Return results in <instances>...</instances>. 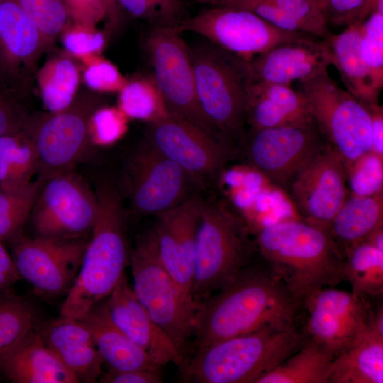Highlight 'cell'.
Segmentation results:
<instances>
[{"label": "cell", "instance_id": "obj_1", "mask_svg": "<svg viewBox=\"0 0 383 383\" xmlns=\"http://www.w3.org/2000/svg\"><path fill=\"white\" fill-rule=\"evenodd\" d=\"M301 309V300L258 253L231 283L198 304L188 355L223 340L296 322Z\"/></svg>", "mask_w": 383, "mask_h": 383}, {"label": "cell", "instance_id": "obj_2", "mask_svg": "<svg viewBox=\"0 0 383 383\" xmlns=\"http://www.w3.org/2000/svg\"><path fill=\"white\" fill-rule=\"evenodd\" d=\"M255 233L259 255L301 301L345 281L343 256L326 229L289 218Z\"/></svg>", "mask_w": 383, "mask_h": 383}, {"label": "cell", "instance_id": "obj_3", "mask_svg": "<svg viewBox=\"0 0 383 383\" xmlns=\"http://www.w3.org/2000/svg\"><path fill=\"white\" fill-rule=\"evenodd\" d=\"M306 340L297 322L265 327L189 353L179 374L189 383H256Z\"/></svg>", "mask_w": 383, "mask_h": 383}, {"label": "cell", "instance_id": "obj_4", "mask_svg": "<svg viewBox=\"0 0 383 383\" xmlns=\"http://www.w3.org/2000/svg\"><path fill=\"white\" fill-rule=\"evenodd\" d=\"M96 193L98 218L77 276L61 307L60 315L78 320L109 296L130 261L126 213L120 193L110 183L100 184Z\"/></svg>", "mask_w": 383, "mask_h": 383}, {"label": "cell", "instance_id": "obj_5", "mask_svg": "<svg viewBox=\"0 0 383 383\" xmlns=\"http://www.w3.org/2000/svg\"><path fill=\"white\" fill-rule=\"evenodd\" d=\"M257 255L246 220L223 201H205L196 236L193 301L198 305L226 287Z\"/></svg>", "mask_w": 383, "mask_h": 383}, {"label": "cell", "instance_id": "obj_6", "mask_svg": "<svg viewBox=\"0 0 383 383\" xmlns=\"http://www.w3.org/2000/svg\"><path fill=\"white\" fill-rule=\"evenodd\" d=\"M190 51L200 109L215 131L238 152L247 131L252 82L248 62L211 43Z\"/></svg>", "mask_w": 383, "mask_h": 383}, {"label": "cell", "instance_id": "obj_7", "mask_svg": "<svg viewBox=\"0 0 383 383\" xmlns=\"http://www.w3.org/2000/svg\"><path fill=\"white\" fill-rule=\"evenodd\" d=\"M129 265L137 298L184 360L194 338L198 305L187 298L162 263L152 230L137 240Z\"/></svg>", "mask_w": 383, "mask_h": 383}, {"label": "cell", "instance_id": "obj_8", "mask_svg": "<svg viewBox=\"0 0 383 383\" xmlns=\"http://www.w3.org/2000/svg\"><path fill=\"white\" fill-rule=\"evenodd\" d=\"M299 82L309 113L345 163L372 150V120L364 104L342 89L328 70Z\"/></svg>", "mask_w": 383, "mask_h": 383}, {"label": "cell", "instance_id": "obj_9", "mask_svg": "<svg viewBox=\"0 0 383 383\" xmlns=\"http://www.w3.org/2000/svg\"><path fill=\"white\" fill-rule=\"evenodd\" d=\"M145 141L182 167L201 191L216 187L228 163L238 155L230 144L172 114L148 123Z\"/></svg>", "mask_w": 383, "mask_h": 383}, {"label": "cell", "instance_id": "obj_10", "mask_svg": "<svg viewBox=\"0 0 383 383\" xmlns=\"http://www.w3.org/2000/svg\"><path fill=\"white\" fill-rule=\"evenodd\" d=\"M328 145L310 116L280 126L248 128L238 153L252 168L281 189Z\"/></svg>", "mask_w": 383, "mask_h": 383}, {"label": "cell", "instance_id": "obj_11", "mask_svg": "<svg viewBox=\"0 0 383 383\" xmlns=\"http://www.w3.org/2000/svg\"><path fill=\"white\" fill-rule=\"evenodd\" d=\"M181 33L174 26L157 24L148 34L145 42L153 70L152 75L167 111L169 114L183 118L215 138L227 143L209 124L200 109L190 47Z\"/></svg>", "mask_w": 383, "mask_h": 383}, {"label": "cell", "instance_id": "obj_12", "mask_svg": "<svg viewBox=\"0 0 383 383\" xmlns=\"http://www.w3.org/2000/svg\"><path fill=\"white\" fill-rule=\"evenodd\" d=\"M99 211L96 192L72 171L42 179L29 220L36 237L84 239Z\"/></svg>", "mask_w": 383, "mask_h": 383}, {"label": "cell", "instance_id": "obj_13", "mask_svg": "<svg viewBox=\"0 0 383 383\" xmlns=\"http://www.w3.org/2000/svg\"><path fill=\"white\" fill-rule=\"evenodd\" d=\"M174 26L180 33L198 34L246 61L279 44L313 36L279 28L250 11L230 5L212 6Z\"/></svg>", "mask_w": 383, "mask_h": 383}, {"label": "cell", "instance_id": "obj_14", "mask_svg": "<svg viewBox=\"0 0 383 383\" xmlns=\"http://www.w3.org/2000/svg\"><path fill=\"white\" fill-rule=\"evenodd\" d=\"M123 183L133 210L145 216H155L201 191L187 172L145 141L129 159Z\"/></svg>", "mask_w": 383, "mask_h": 383}, {"label": "cell", "instance_id": "obj_15", "mask_svg": "<svg viewBox=\"0 0 383 383\" xmlns=\"http://www.w3.org/2000/svg\"><path fill=\"white\" fill-rule=\"evenodd\" d=\"M99 107L91 99H75L67 109L48 112L23 128L33 141L38 157V177L72 171L90 143L89 121Z\"/></svg>", "mask_w": 383, "mask_h": 383}, {"label": "cell", "instance_id": "obj_16", "mask_svg": "<svg viewBox=\"0 0 383 383\" xmlns=\"http://www.w3.org/2000/svg\"><path fill=\"white\" fill-rule=\"evenodd\" d=\"M12 258L21 279L42 297L66 296L79 272L87 241L21 237Z\"/></svg>", "mask_w": 383, "mask_h": 383}, {"label": "cell", "instance_id": "obj_17", "mask_svg": "<svg viewBox=\"0 0 383 383\" xmlns=\"http://www.w3.org/2000/svg\"><path fill=\"white\" fill-rule=\"evenodd\" d=\"M301 307L306 312V338L335 357L365 330L372 313L365 296L331 287L308 295Z\"/></svg>", "mask_w": 383, "mask_h": 383}, {"label": "cell", "instance_id": "obj_18", "mask_svg": "<svg viewBox=\"0 0 383 383\" xmlns=\"http://www.w3.org/2000/svg\"><path fill=\"white\" fill-rule=\"evenodd\" d=\"M299 218L327 228L349 195L345 162L329 145L281 188Z\"/></svg>", "mask_w": 383, "mask_h": 383}, {"label": "cell", "instance_id": "obj_19", "mask_svg": "<svg viewBox=\"0 0 383 383\" xmlns=\"http://www.w3.org/2000/svg\"><path fill=\"white\" fill-rule=\"evenodd\" d=\"M204 202L196 194L155 216L152 228L162 263L183 294L193 302L191 289L196 236Z\"/></svg>", "mask_w": 383, "mask_h": 383}, {"label": "cell", "instance_id": "obj_20", "mask_svg": "<svg viewBox=\"0 0 383 383\" xmlns=\"http://www.w3.org/2000/svg\"><path fill=\"white\" fill-rule=\"evenodd\" d=\"M247 62L252 80L291 84L328 70L332 56L326 40L310 36L275 45Z\"/></svg>", "mask_w": 383, "mask_h": 383}, {"label": "cell", "instance_id": "obj_21", "mask_svg": "<svg viewBox=\"0 0 383 383\" xmlns=\"http://www.w3.org/2000/svg\"><path fill=\"white\" fill-rule=\"evenodd\" d=\"M104 301L113 323L157 364L182 363L177 348L140 302L126 274Z\"/></svg>", "mask_w": 383, "mask_h": 383}, {"label": "cell", "instance_id": "obj_22", "mask_svg": "<svg viewBox=\"0 0 383 383\" xmlns=\"http://www.w3.org/2000/svg\"><path fill=\"white\" fill-rule=\"evenodd\" d=\"M46 46L17 0L0 2V78L13 89Z\"/></svg>", "mask_w": 383, "mask_h": 383}, {"label": "cell", "instance_id": "obj_23", "mask_svg": "<svg viewBox=\"0 0 383 383\" xmlns=\"http://www.w3.org/2000/svg\"><path fill=\"white\" fill-rule=\"evenodd\" d=\"M37 331L79 382H99L104 361L90 331L80 320L60 315L39 323Z\"/></svg>", "mask_w": 383, "mask_h": 383}, {"label": "cell", "instance_id": "obj_24", "mask_svg": "<svg viewBox=\"0 0 383 383\" xmlns=\"http://www.w3.org/2000/svg\"><path fill=\"white\" fill-rule=\"evenodd\" d=\"M0 374L13 383H77L45 344L37 327L0 360Z\"/></svg>", "mask_w": 383, "mask_h": 383}, {"label": "cell", "instance_id": "obj_25", "mask_svg": "<svg viewBox=\"0 0 383 383\" xmlns=\"http://www.w3.org/2000/svg\"><path fill=\"white\" fill-rule=\"evenodd\" d=\"M79 320L90 331L108 368L162 372V366L113 323L104 301Z\"/></svg>", "mask_w": 383, "mask_h": 383}, {"label": "cell", "instance_id": "obj_26", "mask_svg": "<svg viewBox=\"0 0 383 383\" xmlns=\"http://www.w3.org/2000/svg\"><path fill=\"white\" fill-rule=\"evenodd\" d=\"M311 116L306 100L290 84L252 80L246 113L248 128L262 129L289 124ZM248 129V128H247Z\"/></svg>", "mask_w": 383, "mask_h": 383}, {"label": "cell", "instance_id": "obj_27", "mask_svg": "<svg viewBox=\"0 0 383 383\" xmlns=\"http://www.w3.org/2000/svg\"><path fill=\"white\" fill-rule=\"evenodd\" d=\"M383 382V323L371 316L365 330L333 361L328 383Z\"/></svg>", "mask_w": 383, "mask_h": 383}, {"label": "cell", "instance_id": "obj_28", "mask_svg": "<svg viewBox=\"0 0 383 383\" xmlns=\"http://www.w3.org/2000/svg\"><path fill=\"white\" fill-rule=\"evenodd\" d=\"M381 227H383L382 193L367 196L349 194L327 231L343 256L348 249L366 240Z\"/></svg>", "mask_w": 383, "mask_h": 383}, {"label": "cell", "instance_id": "obj_29", "mask_svg": "<svg viewBox=\"0 0 383 383\" xmlns=\"http://www.w3.org/2000/svg\"><path fill=\"white\" fill-rule=\"evenodd\" d=\"M361 23L347 26L339 34L333 33L326 42L331 52L332 65L338 70L346 90L362 104H367L379 102V93L373 88L360 55Z\"/></svg>", "mask_w": 383, "mask_h": 383}, {"label": "cell", "instance_id": "obj_30", "mask_svg": "<svg viewBox=\"0 0 383 383\" xmlns=\"http://www.w3.org/2000/svg\"><path fill=\"white\" fill-rule=\"evenodd\" d=\"M335 357L306 338L301 347L256 383H328Z\"/></svg>", "mask_w": 383, "mask_h": 383}, {"label": "cell", "instance_id": "obj_31", "mask_svg": "<svg viewBox=\"0 0 383 383\" xmlns=\"http://www.w3.org/2000/svg\"><path fill=\"white\" fill-rule=\"evenodd\" d=\"M80 68L67 53L48 60L37 74L41 100L48 112L69 107L77 98L80 82Z\"/></svg>", "mask_w": 383, "mask_h": 383}, {"label": "cell", "instance_id": "obj_32", "mask_svg": "<svg viewBox=\"0 0 383 383\" xmlns=\"http://www.w3.org/2000/svg\"><path fill=\"white\" fill-rule=\"evenodd\" d=\"M38 165L35 145L23 130L0 137L1 190H16L30 184Z\"/></svg>", "mask_w": 383, "mask_h": 383}, {"label": "cell", "instance_id": "obj_33", "mask_svg": "<svg viewBox=\"0 0 383 383\" xmlns=\"http://www.w3.org/2000/svg\"><path fill=\"white\" fill-rule=\"evenodd\" d=\"M344 274L352 292L362 296H379L383 292V250L367 240L343 254Z\"/></svg>", "mask_w": 383, "mask_h": 383}, {"label": "cell", "instance_id": "obj_34", "mask_svg": "<svg viewBox=\"0 0 383 383\" xmlns=\"http://www.w3.org/2000/svg\"><path fill=\"white\" fill-rule=\"evenodd\" d=\"M39 312L12 287L0 288V360L39 325Z\"/></svg>", "mask_w": 383, "mask_h": 383}, {"label": "cell", "instance_id": "obj_35", "mask_svg": "<svg viewBox=\"0 0 383 383\" xmlns=\"http://www.w3.org/2000/svg\"><path fill=\"white\" fill-rule=\"evenodd\" d=\"M118 94L117 107L128 119L148 123L169 114L152 75L127 79Z\"/></svg>", "mask_w": 383, "mask_h": 383}, {"label": "cell", "instance_id": "obj_36", "mask_svg": "<svg viewBox=\"0 0 383 383\" xmlns=\"http://www.w3.org/2000/svg\"><path fill=\"white\" fill-rule=\"evenodd\" d=\"M42 179L13 191L0 189V241L14 242L23 235L38 194Z\"/></svg>", "mask_w": 383, "mask_h": 383}, {"label": "cell", "instance_id": "obj_37", "mask_svg": "<svg viewBox=\"0 0 383 383\" xmlns=\"http://www.w3.org/2000/svg\"><path fill=\"white\" fill-rule=\"evenodd\" d=\"M360 52L373 88L383 87V13L372 12L360 24Z\"/></svg>", "mask_w": 383, "mask_h": 383}, {"label": "cell", "instance_id": "obj_38", "mask_svg": "<svg viewBox=\"0 0 383 383\" xmlns=\"http://www.w3.org/2000/svg\"><path fill=\"white\" fill-rule=\"evenodd\" d=\"M345 174L349 194L367 196L382 193L383 157L371 150L345 163Z\"/></svg>", "mask_w": 383, "mask_h": 383}, {"label": "cell", "instance_id": "obj_39", "mask_svg": "<svg viewBox=\"0 0 383 383\" xmlns=\"http://www.w3.org/2000/svg\"><path fill=\"white\" fill-rule=\"evenodd\" d=\"M40 31L46 46L72 20L63 0H17Z\"/></svg>", "mask_w": 383, "mask_h": 383}, {"label": "cell", "instance_id": "obj_40", "mask_svg": "<svg viewBox=\"0 0 383 383\" xmlns=\"http://www.w3.org/2000/svg\"><path fill=\"white\" fill-rule=\"evenodd\" d=\"M65 52L82 61L101 55L105 45V35L96 26L71 21L60 34Z\"/></svg>", "mask_w": 383, "mask_h": 383}, {"label": "cell", "instance_id": "obj_41", "mask_svg": "<svg viewBox=\"0 0 383 383\" xmlns=\"http://www.w3.org/2000/svg\"><path fill=\"white\" fill-rule=\"evenodd\" d=\"M128 118L117 106H99L89 121L90 143L110 145L120 140L128 129Z\"/></svg>", "mask_w": 383, "mask_h": 383}, {"label": "cell", "instance_id": "obj_42", "mask_svg": "<svg viewBox=\"0 0 383 383\" xmlns=\"http://www.w3.org/2000/svg\"><path fill=\"white\" fill-rule=\"evenodd\" d=\"M80 62L84 84L96 92L118 93L126 82L117 66L101 55Z\"/></svg>", "mask_w": 383, "mask_h": 383}, {"label": "cell", "instance_id": "obj_43", "mask_svg": "<svg viewBox=\"0 0 383 383\" xmlns=\"http://www.w3.org/2000/svg\"><path fill=\"white\" fill-rule=\"evenodd\" d=\"M321 11L327 23L347 27L362 23L372 12L383 13V0H324Z\"/></svg>", "mask_w": 383, "mask_h": 383}, {"label": "cell", "instance_id": "obj_44", "mask_svg": "<svg viewBox=\"0 0 383 383\" xmlns=\"http://www.w3.org/2000/svg\"><path fill=\"white\" fill-rule=\"evenodd\" d=\"M280 8L292 18L303 32L326 40L332 33L320 8L311 0H276Z\"/></svg>", "mask_w": 383, "mask_h": 383}, {"label": "cell", "instance_id": "obj_45", "mask_svg": "<svg viewBox=\"0 0 383 383\" xmlns=\"http://www.w3.org/2000/svg\"><path fill=\"white\" fill-rule=\"evenodd\" d=\"M28 118L16 90L0 78V137L23 131Z\"/></svg>", "mask_w": 383, "mask_h": 383}, {"label": "cell", "instance_id": "obj_46", "mask_svg": "<svg viewBox=\"0 0 383 383\" xmlns=\"http://www.w3.org/2000/svg\"><path fill=\"white\" fill-rule=\"evenodd\" d=\"M228 5L250 11L279 28L304 33L301 27L280 8L276 0H233Z\"/></svg>", "mask_w": 383, "mask_h": 383}, {"label": "cell", "instance_id": "obj_47", "mask_svg": "<svg viewBox=\"0 0 383 383\" xmlns=\"http://www.w3.org/2000/svg\"><path fill=\"white\" fill-rule=\"evenodd\" d=\"M72 21L96 26L106 18V0H63Z\"/></svg>", "mask_w": 383, "mask_h": 383}, {"label": "cell", "instance_id": "obj_48", "mask_svg": "<svg viewBox=\"0 0 383 383\" xmlns=\"http://www.w3.org/2000/svg\"><path fill=\"white\" fill-rule=\"evenodd\" d=\"M102 383H162V372L145 370H118L108 368L99 379Z\"/></svg>", "mask_w": 383, "mask_h": 383}, {"label": "cell", "instance_id": "obj_49", "mask_svg": "<svg viewBox=\"0 0 383 383\" xmlns=\"http://www.w3.org/2000/svg\"><path fill=\"white\" fill-rule=\"evenodd\" d=\"M117 3L133 17L161 24L158 11L151 0H117Z\"/></svg>", "mask_w": 383, "mask_h": 383}, {"label": "cell", "instance_id": "obj_50", "mask_svg": "<svg viewBox=\"0 0 383 383\" xmlns=\"http://www.w3.org/2000/svg\"><path fill=\"white\" fill-rule=\"evenodd\" d=\"M372 120V151L383 157V108L379 102L365 104Z\"/></svg>", "mask_w": 383, "mask_h": 383}, {"label": "cell", "instance_id": "obj_51", "mask_svg": "<svg viewBox=\"0 0 383 383\" xmlns=\"http://www.w3.org/2000/svg\"><path fill=\"white\" fill-rule=\"evenodd\" d=\"M20 279L12 256L0 241V288L12 287Z\"/></svg>", "mask_w": 383, "mask_h": 383}, {"label": "cell", "instance_id": "obj_52", "mask_svg": "<svg viewBox=\"0 0 383 383\" xmlns=\"http://www.w3.org/2000/svg\"><path fill=\"white\" fill-rule=\"evenodd\" d=\"M157 8L161 24L175 26L180 21L182 4L180 0H151Z\"/></svg>", "mask_w": 383, "mask_h": 383}, {"label": "cell", "instance_id": "obj_53", "mask_svg": "<svg viewBox=\"0 0 383 383\" xmlns=\"http://www.w3.org/2000/svg\"><path fill=\"white\" fill-rule=\"evenodd\" d=\"M107 6L106 21L111 29L115 28L119 20V6L117 0H106Z\"/></svg>", "mask_w": 383, "mask_h": 383}, {"label": "cell", "instance_id": "obj_54", "mask_svg": "<svg viewBox=\"0 0 383 383\" xmlns=\"http://www.w3.org/2000/svg\"><path fill=\"white\" fill-rule=\"evenodd\" d=\"M199 4L212 6H226L230 4L233 0H194Z\"/></svg>", "mask_w": 383, "mask_h": 383}, {"label": "cell", "instance_id": "obj_55", "mask_svg": "<svg viewBox=\"0 0 383 383\" xmlns=\"http://www.w3.org/2000/svg\"><path fill=\"white\" fill-rule=\"evenodd\" d=\"M311 1H313L321 10V7H322L324 0H311Z\"/></svg>", "mask_w": 383, "mask_h": 383}, {"label": "cell", "instance_id": "obj_56", "mask_svg": "<svg viewBox=\"0 0 383 383\" xmlns=\"http://www.w3.org/2000/svg\"><path fill=\"white\" fill-rule=\"evenodd\" d=\"M0 2H1V0H0Z\"/></svg>", "mask_w": 383, "mask_h": 383}]
</instances>
